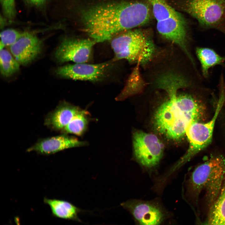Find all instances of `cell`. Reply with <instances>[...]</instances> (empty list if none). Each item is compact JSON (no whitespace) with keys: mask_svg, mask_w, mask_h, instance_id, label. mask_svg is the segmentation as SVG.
Masks as SVG:
<instances>
[{"mask_svg":"<svg viewBox=\"0 0 225 225\" xmlns=\"http://www.w3.org/2000/svg\"><path fill=\"white\" fill-rule=\"evenodd\" d=\"M157 87L167 94L168 98L158 107L154 115L153 125L168 138L178 140L186 135L187 128L192 121H200L203 118L205 107L196 95L180 92L187 82L181 75L171 72L158 81Z\"/></svg>","mask_w":225,"mask_h":225,"instance_id":"6da1fadb","label":"cell"},{"mask_svg":"<svg viewBox=\"0 0 225 225\" xmlns=\"http://www.w3.org/2000/svg\"><path fill=\"white\" fill-rule=\"evenodd\" d=\"M148 5L123 1L92 6L82 13L83 30L96 43L111 40L122 32L148 22L151 15Z\"/></svg>","mask_w":225,"mask_h":225,"instance_id":"7a4b0ae2","label":"cell"},{"mask_svg":"<svg viewBox=\"0 0 225 225\" xmlns=\"http://www.w3.org/2000/svg\"><path fill=\"white\" fill-rule=\"evenodd\" d=\"M225 178V158L212 156L196 167L189 180V191L196 203L202 192L208 210L218 198Z\"/></svg>","mask_w":225,"mask_h":225,"instance_id":"3957f363","label":"cell"},{"mask_svg":"<svg viewBox=\"0 0 225 225\" xmlns=\"http://www.w3.org/2000/svg\"><path fill=\"white\" fill-rule=\"evenodd\" d=\"M111 40L114 61L125 59L131 63L144 65L152 59L155 53L152 40L139 30L125 31Z\"/></svg>","mask_w":225,"mask_h":225,"instance_id":"277c9868","label":"cell"},{"mask_svg":"<svg viewBox=\"0 0 225 225\" xmlns=\"http://www.w3.org/2000/svg\"><path fill=\"white\" fill-rule=\"evenodd\" d=\"M221 92L215 112L210 120L205 123L192 121L188 124L186 131L189 143L188 148L185 154L171 168L172 171L174 172L189 161L211 142L215 123L225 100L223 90H222Z\"/></svg>","mask_w":225,"mask_h":225,"instance_id":"5b68a950","label":"cell"},{"mask_svg":"<svg viewBox=\"0 0 225 225\" xmlns=\"http://www.w3.org/2000/svg\"><path fill=\"white\" fill-rule=\"evenodd\" d=\"M181 8L203 28L225 34V0H184Z\"/></svg>","mask_w":225,"mask_h":225,"instance_id":"8992f818","label":"cell"},{"mask_svg":"<svg viewBox=\"0 0 225 225\" xmlns=\"http://www.w3.org/2000/svg\"><path fill=\"white\" fill-rule=\"evenodd\" d=\"M132 145L134 157L143 166L151 169L158 164L162 156L164 148L156 135L140 130L136 131L133 134Z\"/></svg>","mask_w":225,"mask_h":225,"instance_id":"52a82bcc","label":"cell"},{"mask_svg":"<svg viewBox=\"0 0 225 225\" xmlns=\"http://www.w3.org/2000/svg\"><path fill=\"white\" fill-rule=\"evenodd\" d=\"M96 43L91 38L65 39L56 49L55 57L60 63L69 61L86 63L90 59L92 48Z\"/></svg>","mask_w":225,"mask_h":225,"instance_id":"ba28073f","label":"cell"},{"mask_svg":"<svg viewBox=\"0 0 225 225\" xmlns=\"http://www.w3.org/2000/svg\"><path fill=\"white\" fill-rule=\"evenodd\" d=\"M111 62L95 64L75 63L57 68L55 73L62 78L74 80L96 82L102 80L110 68Z\"/></svg>","mask_w":225,"mask_h":225,"instance_id":"9c48e42d","label":"cell"},{"mask_svg":"<svg viewBox=\"0 0 225 225\" xmlns=\"http://www.w3.org/2000/svg\"><path fill=\"white\" fill-rule=\"evenodd\" d=\"M121 205L129 211L141 225L160 224L164 218L161 208L152 203L130 200Z\"/></svg>","mask_w":225,"mask_h":225,"instance_id":"30bf717a","label":"cell"},{"mask_svg":"<svg viewBox=\"0 0 225 225\" xmlns=\"http://www.w3.org/2000/svg\"><path fill=\"white\" fill-rule=\"evenodd\" d=\"M42 47V42L36 35L25 32L10 47L11 53L17 61L20 64L26 65L39 54Z\"/></svg>","mask_w":225,"mask_h":225,"instance_id":"8fae6325","label":"cell"},{"mask_svg":"<svg viewBox=\"0 0 225 225\" xmlns=\"http://www.w3.org/2000/svg\"><path fill=\"white\" fill-rule=\"evenodd\" d=\"M86 143L80 141L66 133L39 139L27 150L28 152L34 151L38 153L50 155L66 149L85 145Z\"/></svg>","mask_w":225,"mask_h":225,"instance_id":"7c38bea8","label":"cell"},{"mask_svg":"<svg viewBox=\"0 0 225 225\" xmlns=\"http://www.w3.org/2000/svg\"><path fill=\"white\" fill-rule=\"evenodd\" d=\"M81 110L69 102L62 101L46 116L44 125L51 130L61 131Z\"/></svg>","mask_w":225,"mask_h":225,"instance_id":"4fadbf2b","label":"cell"},{"mask_svg":"<svg viewBox=\"0 0 225 225\" xmlns=\"http://www.w3.org/2000/svg\"><path fill=\"white\" fill-rule=\"evenodd\" d=\"M44 202L50 207L54 217L82 222L78 214L82 210L71 202L62 200L45 198Z\"/></svg>","mask_w":225,"mask_h":225,"instance_id":"5bb4252c","label":"cell"},{"mask_svg":"<svg viewBox=\"0 0 225 225\" xmlns=\"http://www.w3.org/2000/svg\"><path fill=\"white\" fill-rule=\"evenodd\" d=\"M196 54L200 63L203 76L207 78L210 68L216 66L222 65L225 62V57L222 56L212 49L197 47Z\"/></svg>","mask_w":225,"mask_h":225,"instance_id":"9a60e30c","label":"cell"},{"mask_svg":"<svg viewBox=\"0 0 225 225\" xmlns=\"http://www.w3.org/2000/svg\"><path fill=\"white\" fill-rule=\"evenodd\" d=\"M146 0L151 6L153 15L157 21L182 15L171 7L167 0Z\"/></svg>","mask_w":225,"mask_h":225,"instance_id":"2e32d148","label":"cell"},{"mask_svg":"<svg viewBox=\"0 0 225 225\" xmlns=\"http://www.w3.org/2000/svg\"><path fill=\"white\" fill-rule=\"evenodd\" d=\"M88 112L81 110L76 114L68 124L61 131L63 133H71L82 135L86 130L88 123Z\"/></svg>","mask_w":225,"mask_h":225,"instance_id":"e0dca14e","label":"cell"},{"mask_svg":"<svg viewBox=\"0 0 225 225\" xmlns=\"http://www.w3.org/2000/svg\"><path fill=\"white\" fill-rule=\"evenodd\" d=\"M20 64L8 50L4 48L0 49V70L3 76L8 77L17 72Z\"/></svg>","mask_w":225,"mask_h":225,"instance_id":"ac0fdd59","label":"cell"},{"mask_svg":"<svg viewBox=\"0 0 225 225\" xmlns=\"http://www.w3.org/2000/svg\"><path fill=\"white\" fill-rule=\"evenodd\" d=\"M22 33L13 29L3 30L0 33V49L14 43L21 36Z\"/></svg>","mask_w":225,"mask_h":225,"instance_id":"d6986e66","label":"cell"},{"mask_svg":"<svg viewBox=\"0 0 225 225\" xmlns=\"http://www.w3.org/2000/svg\"><path fill=\"white\" fill-rule=\"evenodd\" d=\"M3 13L10 20L13 19L16 13L15 0H0Z\"/></svg>","mask_w":225,"mask_h":225,"instance_id":"ffe728a7","label":"cell"},{"mask_svg":"<svg viewBox=\"0 0 225 225\" xmlns=\"http://www.w3.org/2000/svg\"><path fill=\"white\" fill-rule=\"evenodd\" d=\"M30 4L37 7H40L45 4L47 0H26Z\"/></svg>","mask_w":225,"mask_h":225,"instance_id":"44dd1931","label":"cell"},{"mask_svg":"<svg viewBox=\"0 0 225 225\" xmlns=\"http://www.w3.org/2000/svg\"><path fill=\"white\" fill-rule=\"evenodd\" d=\"M6 21L5 18L2 17L1 16L0 18V28H2L4 27L6 24Z\"/></svg>","mask_w":225,"mask_h":225,"instance_id":"7402d4cb","label":"cell"}]
</instances>
